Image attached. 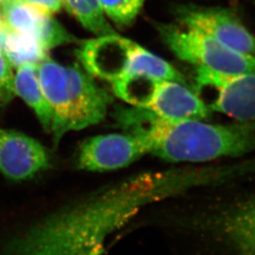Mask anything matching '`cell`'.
I'll return each mask as SVG.
<instances>
[{"label":"cell","instance_id":"1","mask_svg":"<svg viewBox=\"0 0 255 255\" xmlns=\"http://www.w3.org/2000/svg\"><path fill=\"white\" fill-rule=\"evenodd\" d=\"M147 182H125L49 215L12 237L2 255H102L110 236L143 204Z\"/></svg>","mask_w":255,"mask_h":255},{"label":"cell","instance_id":"2","mask_svg":"<svg viewBox=\"0 0 255 255\" xmlns=\"http://www.w3.org/2000/svg\"><path fill=\"white\" fill-rule=\"evenodd\" d=\"M114 117L126 133L143 140L147 153L167 162H205L255 149V120L229 125L171 121L144 107H119Z\"/></svg>","mask_w":255,"mask_h":255},{"label":"cell","instance_id":"3","mask_svg":"<svg viewBox=\"0 0 255 255\" xmlns=\"http://www.w3.org/2000/svg\"><path fill=\"white\" fill-rule=\"evenodd\" d=\"M164 45L183 62L225 75L255 73V56L237 52L201 32L172 24H158Z\"/></svg>","mask_w":255,"mask_h":255},{"label":"cell","instance_id":"4","mask_svg":"<svg viewBox=\"0 0 255 255\" xmlns=\"http://www.w3.org/2000/svg\"><path fill=\"white\" fill-rule=\"evenodd\" d=\"M196 83L198 91L209 92L206 105L211 111L239 122L255 120V73L225 75L197 68Z\"/></svg>","mask_w":255,"mask_h":255},{"label":"cell","instance_id":"5","mask_svg":"<svg viewBox=\"0 0 255 255\" xmlns=\"http://www.w3.org/2000/svg\"><path fill=\"white\" fill-rule=\"evenodd\" d=\"M175 15L181 27L201 32L237 52L255 56V37L227 9L183 5L176 8Z\"/></svg>","mask_w":255,"mask_h":255},{"label":"cell","instance_id":"6","mask_svg":"<svg viewBox=\"0 0 255 255\" xmlns=\"http://www.w3.org/2000/svg\"><path fill=\"white\" fill-rule=\"evenodd\" d=\"M147 153L140 138L128 133H109L83 141L78 155V166L88 171H111L128 166Z\"/></svg>","mask_w":255,"mask_h":255},{"label":"cell","instance_id":"7","mask_svg":"<svg viewBox=\"0 0 255 255\" xmlns=\"http://www.w3.org/2000/svg\"><path fill=\"white\" fill-rule=\"evenodd\" d=\"M135 46L132 41L114 33L85 41L77 56L92 77L114 82L127 72Z\"/></svg>","mask_w":255,"mask_h":255},{"label":"cell","instance_id":"8","mask_svg":"<svg viewBox=\"0 0 255 255\" xmlns=\"http://www.w3.org/2000/svg\"><path fill=\"white\" fill-rule=\"evenodd\" d=\"M49 155L39 141L0 128V172L12 181H25L49 166Z\"/></svg>","mask_w":255,"mask_h":255},{"label":"cell","instance_id":"9","mask_svg":"<svg viewBox=\"0 0 255 255\" xmlns=\"http://www.w3.org/2000/svg\"><path fill=\"white\" fill-rule=\"evenodd\" d=\"M70 95L69 130L90 127L105 119L112 97L81 65L66 67Z\"/></svg>","mask_w":255,"mask_h":255},{"label":"cell","instance_id":"10","mask_svg":"<svg viewBox=\"0 0 255 255\" xmlns=\"http://www.w3.org/2000/svg\"><path fill=\"white\" fill-rule=\"evenodd\" d=\"M213 230L231 255H255V193L222 211Z\"/></svg>","mask_w":255,"mask_h":255},{"label":"cell","instance_id":"11","mask_svg":"<svg viewBox=\"0 0 255 255\" xmlns=\"http://www.w3.org/2000/svg\"><path fill=\"white\" fill-rule=\"evenodd\" d=\"M38 78L43 94L52 111L54 144L69 131L70 95L66 67L47 58L38 65Z\"/></svg>","mask_w":255,"mask_h":255},{"label":"cell","instance_id":"12","mask_svg":"<svg viewBox=\"0 0 255 255\" xmlns=\"http://www.w3.org/2000/svg\"><path fill=\"white\" fill-rule=\"evenodd\" d=\"M148 109L171 121L205 120L212 112L199 95L176 82H162Z\"/></svg>","mask_w":255,"mask_h":255},{"label":"cell","instance_id":"13","mask_svg":"<svg viewBox=\"0 0 255 255\" xmlns=\"http://www.w3.org/2000/svg\"><path fill=\"white\" fill-rule=\"evenodd\" d=\"M14 89L15 95L33 110L43 128L46 132H51L52 111L42 91L37 65L26 64L17 67L14 75Z\"/></svg>","mask_w":255,"mask_h":255},{"label":"cell","instance_id":"14","mask_svg":"<svg viewBox=\"0 0 255 255\" xmlns=\"http://www.w3.org/2000/svg\"><path fill=\"white\" fill-rule=\"evenodd\" d=\"M4 24L12 31L38 37L49 14L26 0H7L2 5Z\"/></svg>","mask_w":255,"mask_h":255},{"label":"cell","instance_id":"15","mask_svg":"<svg viewBox=\"0 0 255 255\" xmlns=\"http://www.w3.org/2000/svg\"><path fill=\"white\" fill-rule=\"evenodd\" d=\"M162 82L145 74L127 72L112 85L119 99L134 107L148 108Z\"/></svg>","mask_w":255,"mask_h":255},{"label":"cell","instance_id":"16","mask_svg":"<svg viewBox=\"0 0 255 255\" xmlns=\"http://www.w3.org/2000/svg\"><path fill=\"white\" fill-rule=\"evenodd\" d=\"M47 51L46 47L32 34L9 29L3 54L14 67L26 64L38 66L48 58Z\"/></svg>","mask_w":255,"mask_h":255},{"label":"cell","instance_id":"17","mask_svg":"<svg viewBox=\"0 0 255 255\" xmlns=\"http://www.w3.org/2000/svg\"><path fill=\"white\" fill-rule=\"evenodd\" d=\"M127 72L145 74L162 82L186 83L184 76L171 64L138 45L134 48Z\"/></svg>","mask_w":255,"mask_h":255},{"label":"cell","instance_id":"18","mask_svg":"<svg viewBox=\"0 0 255 255\" xmlns=\"http://www.w3.org/2000/svg\"><path fill=\"white\" fill-rule=\"evenodd\" d=\"M63 5L83 27L93 33L103 36L116 33L104 15L98 14L86 0H62Z\"/></svg>","mask_w":255,"mask_h":255},{"label":"cell","instance_id":"19","mask_svg":"<svg viewBox=\"0 0 255 255\" xmlns=\"http://www.w3.org/2000/svg\"><path fill=\"white\" fill-rule=\"evenodd\" d=\"M145 0H101V8L114 23L129 26L143 8Z\"/></svg>","mask_w":255,"mask_h":255},{"label":"cell","instance_id":"20","mask_svg":"<svg viewBox=\"0 0 255 255\" xmlns=\"http://www.w3.org/2000/svg\"><path fill=\"white\" fill-rule=\"evenodd\" d=\"M15 96L14 74L12 65L0 52V109L9 104Z\"/></svg>","mask_w":255,"mask_h":255},{"label":"cell","instance_id":"21","mask_svg":"<svg viewBox=\"0 0 255 255\" xmlns=\"http://www.w3.org/2000/svg\"><path fill=\"white\" fill-rule=\"evenodd\" d=\"M30 4L36 6L49 14L60 11L63 6L62 0H26Z\"/></svg>","mask_w":255,"mask_h":255},{"label":"cell","instance_id":"22","mask_svg":"<svg viewBox=\"0 0 255 255\" xmlns=\"http://www.w3.org/2000/svg\"><path fill=\"white\" fill-rule=\"evenodd\" d=\"M9 27L4 26V27H0V52L3 53L4 52V48L6 45V41L9 35Z\"/></svg>","mask_w":255,"mask_h":255},{"label":"cell","instance_id":"23","mask_svg":"<svg viewBox=\"0 0 255 255\" xmlns=\"http://www.w3.org/2000/svg\"><path fill=\"white\" fill-rule=\"evenodd\" d=\"M86 1L89 3L92 9H94L98 14L105 16L102 8H101V0H86Z\"/></svg>","mask_w":255,"mask_h":255},{"label":"cell","instance_id":"24","mask_svg":"<svg viewBox=\"0 0 255 255\" xmlns=\"http://www.w3.org/2000/svg\"><path fill=\"white\" fill-rule=\"evenodd\" d=\"M5 24H4V20H3V16H2V13L0 11V27H4Z\"/></svg>","mask_w":255,"mask_h":255},{"label":"cell","instance_id":"25","mask_svg":"<svg viewBox=\"0 0 255 255\" xmlns=\"http://www.w3.org/2000/svg\"><path fill=\"white\" fill-rule=\"evenodd\" d=\"M7 0H0V5H3Z\"/></svg>","mask_w":255,"mask_h":255}]
</instances>
